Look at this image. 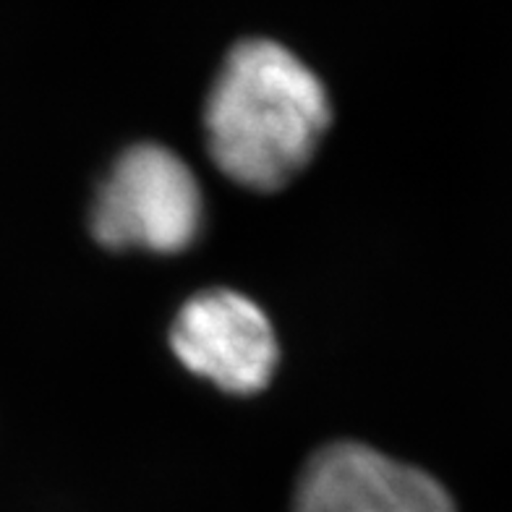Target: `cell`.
Returning <instances> with one entry per match:
<instances>
[{
    "label": "cell",
    "instance_id": "cell-1",
    "mask_svg": "<svg viewBox=\"0 0 512 512\" xmlns=\"http://www.w3.org/2000/svg\"><path fill=\"white\" fill-rule=\"evenodd\" d=\"M330 121L332 105L319 76L272 40L238 42L204 108L215 165L254 191L288 186L317 155Z\"/></svg>",
    "mask_w": 512,
    "mask_h": 512
},
{
    "label": "cell",
    "instance_id": "cell-2",
    "mask_svg": "<svg viewBox=\"0 0 512 512\" xmlns=\"http://www.w3.org/2000/svg\"><path fill=\"white\" fill-rule=\"evenodd\" d=\"M202 220L199 181L160 144L128 147L102 178L89 212L92 236L110 251L181 254L196 241Z\"/></svg>",
    "mask_w": 512,
    "mask_h": 512
},
{
    "label": "cell",
    "instance_id": "cell-3",
    "mask_svg": "<svg viewBox=\"0 0 512 512\" xmlns=\"http://www.w3.org/2000/svg\"><path fill=\"white\" fill-rule=\"evenodd\" d=\"M170 348L183 366L230 395H254L272 382L277 337L251 298L212 288L191 296L173 319Z\"/></svg>",
    "mask_w": 512,
    "mask_h": 512
},
{
    "label": "cell",
    "instance_id": "cell-4",
    "mask_svg": "<svg viewBox=\"0 0 512 512\" xmlns=\"http://www.w3.org/2000/svg\"><path fill=\"white\" fill-rule=\"evenodd\" d=\"M296 512H458L445 486L421 468L358 442H337L306 463Z\"/></svg>",
    "mask_w": 512,
    "mask_h": 512
}]
</instances>
